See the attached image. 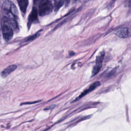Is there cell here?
<instances>
[{
	"label": "cell",
	"mask_w": 131,
	"mask_h": 131,
	"mask_svg": "<svg viewBox=\"0 0 131 131\" xmlns=\"http://www.w3.org/2000/svg\"><path fill=\"white\" fill-rule=\"evenodd\" d=\"M115 34L117 36L120 38H125L129 36V31L126 27H122L119 28L115 31Z\"/></svg>",
	"instance_id": "cell-5"
},
{
	"label": "cell",
	"mask_w": 131,
	"mask_h": 131,
	"mask_svg": "<svg viewBox=\"0 0 131 131\" xmlns=\"http://www.w3.org/2000/svg\"><path fill=\"white\" fill-rule=\"evenodd\" d=\"M54 9L55 10H58L63 5L64 0H54Z\"/></svg>",
	"instance_id": "cell-10"
},
{
	"label": "cell",
	"mask_w": 131,
	"mask_h": 131,
	"mask_svg": "<svg viewBox=\"0 0 131 131\" xmlns=\"http://www.w3.org/2000/svg\"><path fill=\"white\" fill-rule=\"evenodd\" d=\"M17 1L18 2V4L21 11L25 13L29 4V1L28 0H17Z\"/></svg>",
	"instance_id": "cell-9"
},
{
	"label": "cell",
	"mask_w": 131,
	"mask_h": 131,
	"mask_svg": "<svg viewBox=\"0 0 131 131\" xmlns=\"http://www.w3.org/2000/svg\"><path fill=\"white\" fill-rule=\"evenodd\" d=\"M75 1H78V0H75Z\"/></svg>",
	"instance_id": "cell-13"
},
{
	"label": "cell",
	"mask_w": 131,
	"mask_h": 131,
	"mask_svg": "<svg viewBox=\"0 0 131 131\" xmlns=\"http://www.w3.org/2000/svg\"><path fill=\"white\" fill-rule=\"evenodd\" d=\"M38 11L36 8L34 7L33 8L31 12L30 13L29 17H28V26L29 27L31 24L35 21L37 19L38 16Z\"/></svg>",
	"instance_id": "cell-6"
},
{
	"label": "cell",
	"mask_w": 131,
	"mask_h": 131,
	"mask_svg": "<svg viewBox=\"0 0 131 131\" xmlns=\"http://www.w3.org/2000/svg\"><path fill=\"white\" fill-rule=\"evenodd\" d=\"M100 85V82L99 81H96L94 83H93L92 85H91L87 89H86L85 90H84L78 97V98L75 100H78L80 98H81L82 97H83V96H84L85 95H86V94H88L89 93L92 92V91H93L94 90H95L97 87H98V86Z\"/></svg>",
	"instance_id": "cell-7"
},
{
	"label": "cell",
	"mask_w": 131,
	"mask_h": 131,
	"mask_svg": "<svg viewBox=\"0 0 131 131\" xmlns=\"http://www.w3.org/2000/svg\"><path fill=\"white\" fill-rule=\"evenodd\" d=\"M1 25L4 39L7 41L11 40L13 35V29L7 17L4 16L2 18Z\"/></svg>",
	"instance_id": "cell-3"
},
{
	"label": "cell",
	"mask_w": 131,
	"mask_h": 131,
	"mask_svg": "<svg viewBox=\"0 0 131 131\" xmlns=\"http://www.w3.org/2000/svg\"><path fill=\"white\" fill-rule=\"evenodd\" d=\"M16 68H17L16 66L14 64H12L8 66L2 71L1 73L2 76L3 77H5L7 76L9 74H10L11 72L14 71L16 69Z\"/></svg>",
	"instance_id": "cell-8"
},
{
	"label": "cell",
	"mask_w": 131,
	"mask_h": 131,
	"mask_svg": "<svg viewBox=\"0 0 131 131\" xmlns=\"http://www.w3.org/2000/svg\"><path fill=\"white\" fill-rule=\"evenodd\" d=\"M104 57V52H101L97 56L96 60V64L92 70V76L96 75L100 70L102 67V63Z\"/></svg>",
	"instance_id": "cell-4"
},
{
	"label": "cell",
	"mask_w": 131,
	"mask_h": 131,
	"mask_svg": "<svg viewBox=\"0 0 131 131\" xmlns=\"http://www.w3.org/2000/svg\"><path fill=\"white\" fill-rule=\"evenodd\" d=\"M64 1H65V3H66V5H68L71 1V0H64Z\"/></svg>",
	"instance_id": "cell-12"
},
{
	"label": "cell",
	"mask_w": 131,
	"mask_h": 131,
	"mask_svg": "<svg viewBox=\"0 0 131 131\" xmlns=\"http://www.w3.org/2000/svg\"><path fill=\"white\" fill-rule=\"evenodd\" d=\"M2 9L13 29H18L17 20L18 18V12L15 5L10 1H4L2 5Z\"/></svg>",
	"instance_id": "cell-1"
},
{
	"label": "cell",
	"mask_w": 131,
	"mask_h": 131,
	"mask_svg": "<svg viewBox=\"0 0 131 131\" xmlns=\"http://www.w3.org/2000/svg\"><path fill=\"white\" fill-rule=\"evenodd\" d=\"M126 5L127 6H131V0H128L127 2H126Z\"/></svg>",
	"instance_id": "cell-11"
},
{
	"label": "cell",
	"mask_w": 131,
	"mask_h": 131,
	"mask_svg": "<svg viewBox=\"0 0 131 131\" xmlns=\"http://www.w3.org/2000/svg\"><path fill=\"white\" fill-rule=\"evenodd\" d=\"M33 4L34 7L37 8L38 13L41 16L49 14L53 9L49 0H33Z\"/></svg>",
	"instance_id": "cell-2"
}]
</instances>
